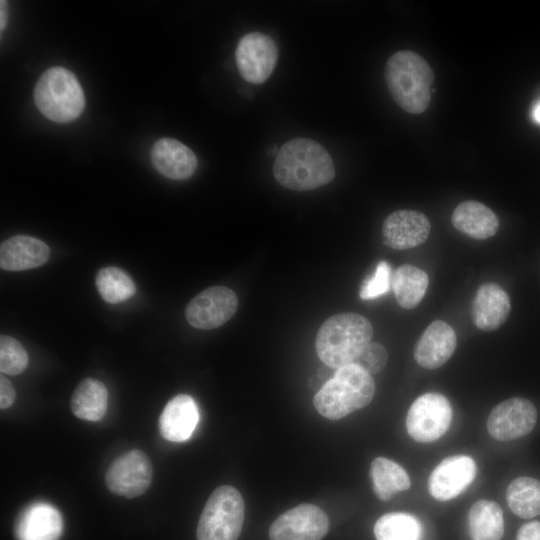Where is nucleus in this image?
Wrapping results in <instances>:
<instances>
[{
    "label": "nucleus",
    "mask_w": 540,
    "mask_h": 540,
    "mask_svg": "<svg viewBox=\"0 0 540 540\" xmlns=\"http://www.w3.org/2000/svg\"><path fill=\"white\" fill-rule=\"evenodd\" d=\"M273 175L287 189L308 191L331 182L335 168L330 154L320 143L309 138H294L279 149Z\"/></svg>",
    "instance_id": "obj_1"
},
{
    "label": "nucleus",
    "mask_w": 540,
    "mask_h": 540,
    "mask_svg": "<svg viewBox=\"0 0 540 540\" xmlns=\"http://www.w3.org/2000/svg\"><path fill=\"white\" fill-rule=\"evenodd\" d=\"M384 77L390 95L401 109L420 114L428 108L434 73L419 54L409 50L395 52L386 62Z\"/></svg>",
    "instance_id": "obj_2"
},
{
    "label": "nucleus",
    "mask_w": 540,
    "mask_h": 540,
    "mask_svg": "<svg viewBox=\"0 0 540 540\" xmlns=\"http://www.w3.org/2000/svg\"><path fill=\"white\" fill-rule=\"evenodd\" d=\"M373 327L357 313H339L329 317L319 328L315 347L319 359L338 369L352 364L371 342Z\"/></svg>",
    "instance_id": "obj_3"
},
{
    "label": "nucleus",
    "mask_w": 540,
    "mask_h": 540,
    "mask_svg": "<svg viewBox=\"0 0 540 540\" xmlns=\"http://www.w3.org/2000/svg\"><path fill=\"white\" fill-rule=\"evenodd\" d=\"M375 394L372 376L352 363L336 369L314 396L313 403L320 415L339 420L367 406Z\"/></svg>",
    "instance_id": "obj_4"
},
{
    "label": "nucleus",
    "mask_w": 540,
    "mask_h": 540,
    "mask_svg": "<svg viewBox=\"0 0 540 540\" xmlns=\"http://www.w3.org/2000/svg\"><path fill=\"white\" fill-rule=\"evenodd\" d=\"M34 101L46 118L58 123L76 119L85 106L84 92L76 76L58 66L41 75L35 86Z\"/></svg>",
    "instance_id": "obj_5"
},
{
    "label": "nucleus",
    "mask_w": 540,
    "mask_h": 540,
    "mask_svg": "<svg viewBox=\"0 0 540 540\" xmlns=\"http://www.w3.org/2000/svg\"><path fill=\"white\" fill-rule=\"evenodd\" d=\"M245 504L233 486L217 487L208 498L197 525V540H237L243 527Z\"/></svg>",
    "instance_id": "obj_6"
},
{
    "label": "nucleus",
    "mask_w": 540,
    "mask_h": 540,
    "mask_svg": "<svg viewBox=\"0 0 540 540\" xmlns=\"http://www.w3.org/2000/svg\"><path fill=\"white\" fill-rule=\"evenodd\" d=\"M452 415V407L444 395L425 393L416 398L408 410L407 432L417 442L435 441L449 429Z\"/></svg>",
    "instance_id": "obj_7"
},
{
    "label": "nucleus",
    "mask_w": 540,
    "mask_h": 540,
    "mask_svg": "<svg viewBox=\"0 0 540 540\" xmlns=\"http://www.w3.org/2000/svg\"><path fill=\"white\" fill-rule=\"evenodd\" d=\"M152 478L153 466L148 455L139 449H132L110 464L105 483L111 493L135 498L146 492Z\"/></svg>",
    "instance_id": "obj_8"
},
{
    "label": "nucleus",
    "mask_w": 540,
    "mask_h": 540,
    "mask_svg": "<svg viewBox=\"0 0 540 540\" xmlns=\"http://www.w3.org/2000/svg\"><path fill=\"white\" fill-rule=\"evenodd\" d=\"M236 293L225 286H212L197 294L187 305L185 317L197 329L211 330L230 320L238 309Z\"/></svg>",
    "instance_id": "obj_9"
},
{
    "label": "nucleus",
    "mask_w": 540,
    "mask_h": 540,
    "mask_svg": "<svg viewBox=\"0 0 540 540\" xmlns=\"http://www.w3.org/2000/svg\"><path fill=\"white\" fill-rule=\"evenodd\" d=\"M235 58L242 78L249 83L261 84L275 69L278 49L270 36L261 32H251L239 40Z\"/></svg>",
    "instance_id": "obj_10"
},
{
    "label": "nucleus",
    "mask_w": 540,
    "mask_h": 540,
    "mask_svg": "<svg viewBox=\"0 0 540 540\" xmlns=\"http://www.w3.org/2000/svg\"><path fill=\"white\" fill-rule=\"evenodd\" d=\"M329 530L326 513L316 505L300 504L281 514L270 526V540H321Z\"/></svg>",
    "instance_id": "obj_11"
},
{
    "label": "nucleus",
    "mask_w": 540,
    "mask_h": 540,
    "mask_svg": "<svg viewBox=\"0 0 540 540\" xmlns=\"http://www.w3.org/2000/svg\"><path fill=\"white\" fill-rule=\"evenodd\" d=\"M536 421L537 411L533 403L522 397H514L492 409L487 420V431L496 440H514L530 433Z\"/></svg>",
    "instance_id": "obj_12"
},
{
    "label": "nucleus",
    "mask_w": 540,
    "mask_h": 540,
    "mask_svg": "<svg viewBox=\"0 0 540 540\" xmlns=\"http://www.w3.org/2000/svg\"><path fill=\"white\" fill-rule=\"evenodd\" d=\"M477 467L467 455H452L443 459L430 473L428 490L439 501L451 500L474 481Z\"/></svg>",
    "instance_id": "obj_13"
},
{
    "label": "nucleus",
    "mask_w": 540,
    "mask_h": 540,
    "mask_svg": "<svg viewBox=\"0 0 540 540\" xmlns=\"http://www.w3.org/2000/svg\"><path fill=\"white\" fill-rule=\"evenodd\" d=\"M431 225L427 216L415 210H397L389 214L382 225V237L386 246L406 250L423 244Z\"/></svg>",
    "instance_id": "obj_14"
},
{
    "label": "nucleus",
    "mask_w": 540,
    "mask_h": 540,
    "mask_svg": "<svg viewBox=\"0 0 540 540\" xmlns=\"http://www.w3.org/2000/svg\"><path fill=\"white\" fill-rule=\"evenodd\" d=\"M62 530L60 512L46 502H35L26 506L14 523L17 540H59Z\"/></svg>",
    "instance_id": "obj_15"
},
{
    "label": "nucleus",
    "mask_w": 540,
    "mask_h": 540,
    "mask_svg": "<svg viewBox=\"0 0 540 540\" xmlns=\"http://www.w3.org/2000/svg\"><path fill=\"white\" fill-rule=\"evenodd\" d=\"M457 337L453 328L446 322L436 320L421 334L414 347L416 362L425 369H437L453 355Z\"/></svg>",
    "instance_id": "obj_16"
},
{
    "label": "nucleus",
    "mask_w": 540,
    "mask_h": 540,
    "mask_svg": "<svg viewBox=\"0 0 540 540\" xmlns=\"http://www.w3.org/2000/svg\"><path fill=\"white\" fill-rule=\"evenodd\" d=\"M199 420V411L194 399L187 394H178L170 399L159 417V431L171 442H184L193 434Z\"/></svg>",
    "instance_id": "obj_17"
},
{
    "label": "nucleus",
    "mask_w": 540,
    "mask_h": 540,
    "mask_svg": "<svg viewBox=\"0 0 540 540\" xmlns=\"http://www.w3.org/2000/svg\"><path fill=\"white\" fill-rule=\"evenodd\" d=\"M510 310L508 294L495 283L482 284L471 304L472 320L483 331L499 328L507 320Z\"/></svg>",
    "instance_id": "obj_18"
},
{
    "label": "nucleus",
    "mask_w": 540,
    "mask_h": 540,
    "mask_svg": "<svg viewBox=\"0 0 540 540\" xmlns=\"http://www.w3.org/2000/svg\"><path fill=\"white\" fill-rule=\"evenodd\" d=\"M151 160L154 167L167 178L184 180L197 168L194 152L174 138H161L152 147Z\"/></svg>",
    "instance_id": "obj_19"
},
{
    "label": "nucleus",
    "mask_w": 540,
    "mask_h": 540,
    "mask_svg": "<svg viewBox=\"0 0 540 540\" xmlns=\"http://www.w3.org/2000/svg\"><path fill=\"white\" fill-rule=\"evenodd\" d=\"M50 249L43 241L26 235H16L0 246V266L6 271H22L46 263Z\"/></svg>",
    "instance_id": "obj_20"
},
{
    "label": "nucleus",
    "mask_w": 540,
    "mask_h": 540,
    "mask_svg": "<svg viewBox=\"0 0 540 540\" xmlns=\"http://www.w3.org/2000/svg\"><path fill=\"white\" fill-rule=\"evenodd\" d=\"M451 222L458 231L477 240L492 237L499 228L497 215L483 203L474 200L460 203L451 215Z\"/></svg>",
    "instance_id": "obj_21"
},
{
    "label": "nucleus",
    "mask_w": 540,
    "mask_h": 540,
    "mask_svg": "<svg viewBox=\"0 0 540 540\" xmlns=\"http://www.w3.org/2000/svg\"><path fill=\"white\" fill-rule=\"evenodd\" d=\"M72 413L86 421H100L108 407V391L105 385L94 378L82 380L71 395Z\"/></svg>",
    "instance_id": "obj_22"
},
{
    "label": "nucleus",
    "mask_w": 540,
    "mask_h": 540,
    "mask_svg": "<svg viewBox=\"0 0 540 540\" xmlns=\"http://www.w3.org/2000/svg\"><path fill=\"white\" fill-rule=\"evenodd\" d=\"M467 522L471 540H501L503 536V513L494 501L482 499L475 502Z\"/></svg>",
    "instance_id": "obj_23"
},
{
    "label": "nucleus",
    "mask_w": 540,
    "mask_h": 540,
    "mask_svg": "<svg viewBox=\"0 0 540 540\" xmlns=\"http://www.w3.org/2000/svg\"><path fill=\"white\" fill-rule=\"evenodd\" d=\"M429 284L425 271L410 264L399 266L392 274L391 288L398 305L404 309L416 307Z\"/></svg>",
    "instance_id": "obj_24"
},
{
    "label": "nucleus",
    "mask_w": 540,
    "mask_h": 540,
    "mask_svg": "<svg viewBox=\"0 0 540 540\" xmlns=\"http://www.w3.org/2000/svg\"><path fill=\"white\" fill-rule=\"evenodd\" d=\"M369 474L373 490L382 501L390 500L396 492L407 490L411 485L406 470L384 457H377L372 461Z\"/></svg>",
    "instance_id": "obj_25"
},
{
    "label": "nucleus",
    "mask_w": 540,
    "mask_h": 540,
    "mask_svg": "<svg viewBox=\"0 0 540 540\" xmlns=\"http://www.w3.org/2000/svg\"><path fill=\"white\" fill-rule=\"evenodd\" d=\"M511 511L520 518L529 519L540 514V481L531 477L514 479L506 490Z\"/></svg>",
    "instance_id": "obj_26"
},
{
    "label": "nucleus",
    "mask_w": 540,
    "mask_h": 540,
    "mask_svg": "<svg viewBox=\"0 0 540 540\" xmlns=\"http://www.w3.org/2000/svg\"><path fill=\"white\" fill-rule=\"evenodd\" d=\"M374 535L377 540H421L422 525L409 513H386L376 521Z\"/></svg>",
    "instance_id": "obj_27"
},
{
    "label": "nucleus",
    "mask_w": 540,
    "mask_h": 540,
    "mask_svg": "<svg viewBox=\"0 0 540 540\" xmlns=\"http://www.w3.org/2000/svg\"><path fill=\"white\" fill-rule=\"evenodd\" d=\"M96 288L104 301L110 304L121 303L136 292L130 276L117 267H105L95 277Z\"/></svg>",
    "instance_id": "obj_28"
},
{
    "label": "nucleus",
    "mask_w": 540,
    "mask_h": 540,
    "mask_svg": "<svg viewBox=\"0 0 540 540\" xmlns=\"http://www.w3.org/2000/svg\"><path fill=\"white\" fill-rule=\"evenodd\" d=\"M28 365V354L22 344L8 335L0 337V371L2 374L18 375Z\"/></svg>",
    "instance_id": "obj_29"
},
{
    "label": "nucleus",
    "mask_w": 540,
    "mask_h": 540,
    "mask_svg": "<svg viewBox=\"0 0 540 540\" xmlns=\"http://www.w3.org/2000/svg\"><path fill=\"white\" fill-rule=\"evenodd\" d=\"M392 272L386 261H380L373 274L361 285L359 296L363 300L376 299L391 289Z\"/></svg>",
    "instance_id": "obj_30"
},
{
    "label": "nucleus",
    "mask_w": 540,
    "mask_h": 540,
    "mask_svg": "<svg viewBox=\"0 0 540 540\" xmlns=\"http://www.w3.org/2000/svg\"><path fill=\"white\" fill-rule=\"evenodd\" d=\"M387 358V351L383 345L377 342H370L354 363L372 375L384 369Z\"/></svg>",
    "instance_id": "obj_31"
},
{
    "label": "nucleus",
    "mask_w": 540,
    "mask_h": 540,
    "mask_svg": "<svg viewBox=\"0 0 540 540\" xmlns=\"http://www.w3.org/2000/svg\"><path fill=\"white\" fill-rule=\"evenodd\" d=\"M15 396V390L11 382L2 374L0 376V408H9L14 403Z\"/></svg>",
    "instance_id": "obj_32"
},
{
    "label": "nucleus",
    "mask_w": 540,
    "mask_h": 540,
    "mask_svg": "<svg viewBox=\"0 0 540 540\" xmlns=\"http://www.w3.org/2000/svg\"><path fill=\"white\" fill-rule=\"evenodd\" d=\"M516 540H540V522L531 521L523 524L517 532Z\"/></svg>",
    "instance_id": "obj_33"
},
{
    "label": "nucleus",
    "mask_w": 540,
    "mask_h": 540,
    "mask_svg": "<svg viewBox=\"0 0 540 540\" xmlns=\"http://www.w3.org/2000/svg\"><path fill=\"white\" fill-rule=\"evenodd\" d=\"M1 5V10H0V14H1V17H0V22H1V31L4 29L5 27V23H6V18H7V2L6 1H1L0 2Z\"/></svg>",
    "instance_id": "obj_34"
},
{
    "label": "nucleus",
    "mask_w": 540,
    "mask_h": 540,
    "mask_svg": "<svg viewBox=\"0 0 540 540\" xmlns=\"http://www.w3.org/2000/svg\"><path fill=\"white\" fill-rule=\"evenodd\" d=\"M278 151H279L278 147L275 144L269 146L267 150L269 156H274V155L276 156Z\"/></svg>",
    "instance_id": "obj_35"
},
{
    "label": "nucleus",
    "mask_w": 540,
    "mask_h": 540,
    "mask_svg": "<svg viewBox=\"0 0 540 540\" xmlns=\"http://www.w3.org/2000/svg\"><path fill=\"white\" fill-rule=\"evenodd\" d=\"M533 117L540 124V103L535 107Z\"/></svg>",
    "instance_id": "obj_36"
}]
</instances>
